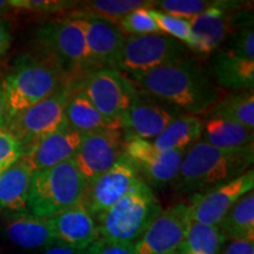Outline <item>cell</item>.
<instances>
[{
	"mask_svg": "<svg viewBox=\"0 0 254 254\" xmlns=\"http://www.w3.org/2000/svg\"><path fill=\"white\" fill-rule=\"evenodd\" d=\"M139 91L173 105L193 116L207 113L221 95L194 59L185 58L129 78Z\"/></svg>",
	"mask_w": 254,
	"mask_h": 254,
	"instance_id": "obj_1",
	"label": "cell"
},
{
	"mask_svg": "<svg viewBox=\"0 0 254 254\" xmlns=\"http://www.w3.org/2000/svg\"><path fill=\"white\" fill-rule=\"evenodd\" d=\"M253 160L254 146L225 150L198 141L186 152L174 183L178 190L195 194L243 176Z\"/></svg>",
	"mask_w": 254,
	"mask_h": 254,
	"instance_id": "obj_2",
	"label": "cell"
},
{
	"mask_svg": "<svg viewBox=\"0 0 254 254\" xmlns=\"http://www.w3.org/2000/svg\"><path fill=\"white\" fill-rule=\"evenodd\" d=\"M37 57L52 64L73 84H80L92 66L80 18H65L45 23L34 34Z\"/></svg>",
	"mask_w": 254,
	"mask_h": 254,
	"instance_id": "obj_3",
	"label": "cell"
},
{
	"mask_svg": "<svg viewBox=\"0 0 254 254\" xmlns=\"http://www.w3.org/2000/svg\"><path fill=\"white\" fill-rule=\"evenodd\" d=\"M73 84L58 68L37 56H23L2 81L6 101V122L40 103L64 86ZM6 124V123H5Z\"/></svg>",
	"mask_w": 254,
	"mask_h": 254,
	"instance_id": "obj_4",
	"label": "cell"
},
{
	"mask_svg": "<svg viewBox=\"0 0 254 254\" xmlns=\"http://www.w3.org/2000/svg\"><path fill=\"white\" fill-rule=\"evenodd\" d=\"M160 212L153 190L139 178L127 194L95 220L100 238L134 244Z\"/></svg>",
	"mask_w": 254,
	"mask_h": 254,
	"instance_id": "obj_5",
	"label": "cell"
},
{
	"mask_svg": "<svg viewBox=\"0 0 254 254\" xmlns=\"http://www.w3.org/2000/svg\"><path fill=\"white\" fill-rule=\"evenodd\" d=\"M85 189L86 183L73 159L37 171L28 190V211L37 217L51 218L79 204Z\"/></svg>",
	"mask_w": 254,
	"mask_h": 254,
	"instance_id": "obj_6",
	"label": "cell"
},
{
	"mask_svg": "<svg viewBox=\"0 0 254 254\" xmlns=\"http://www.w3.org/2000/svg\"><path fill=\"white\" fill-rule=\"evenodd\" d=\"M79 85L64 86L40 103L21 111L6 122L4 128L11 134L21 152L33 141L66 125L65 111L69 98Z\"/></svg>",
	"mask_w": 254,
	"mask_h": 254,
	"instance_id": "obj_7",
	"label": "cell"
},
{
	"mask_svg": "<svg viewBox=\"0 0 254 254\" xmlns=\"http://www.w3.org/2000/svg\"><path fill=\"white\" fill-rule=\"evenodd\" d=\"M189 57L184 44L165 34L126 37L116 68L133 75Z\"/></svg>",
	"mask_w": 254,
	"mask_h": 254,
	"instance_id": "obj_8",
	"label": "cell"
},
{
	"mask_svg": "<svg viewBox=\"0 0 254 254\" xmlns=\"http://www.w3.org/2000/svg\"><path fill=\"white\" fill-rule=\"evenodd\" d=\"M79 90L100 113L118 122H122L138 93L125 73L109 67L88 73L79 84Z\"/></svg>",
	"mask_w": 254,
	"mask_h": 254,
	"instance_id": "obj_9",
	"label": "cell"
},
{
	"mask_svg": "<svg viewBox=\"0 0 254 254\" xmlns=\"http://www.w3.org/2000/svg\"><path fill=\"white\" fill-rule=\"evenodd\" d=\"M179 109L153 95L139 91L122 119L126 141L133 139L152 141L174 118L183 114Z\"/></svg>",
	"mask_w": 254,
	"mask_h": 254,
	"instance_id": "obj_10",
	"label": "cell"
},
{
	"mask_svg": "<svg viewBox=\"0 0 254 254\" xmlns=\"http://www.w3.org/2000/svg\"><path fill=\"white\" fill-rule=\"evenodd\" d=\"M187 151L160 152L151 141L133 139L126 141L124 155L146 185L165 187L176 182Z\"/></svg>",
	"mask_w": 254,
	"mask_h": 254,
	"instance_id": "obj_11",
	"label": "cell"
},
{
	"mask_svg": "<svg viewBox=\"0 0 254 254\" xmlns=\"http://www.w3.org/2000/svg\"><path fill=\"white\" fill-rule=\"evenodd\" d=\"M253 168L226 184L192 194L187 205L190 221L218 226L230 208L247 193L253 190Z\"/></svg>",
	"mask_w": 254,
	"mask_h": 254,
	"instance_id": "obj_12",
	"label": "cell"
},
{
	"mask_svg": "<svg viewBox=\"0 0 254 254\" xmlns=\"http://www.w3.org/2000/svg\"><path fill=\"white\" fill-rule=\"evenodd\" d=\"M125 144L122 129L82 134L73 161L86 185L107 172L123 157Z\"/></svg>",
	"mask_w": 254,
	"mask_h": 254,
	"instance_id": "obj_13",
	"label": "cell"
},
{
	"mask_svg": "<svg viewBox=\"0 0 254 254\" xmlns=\"http://www.w3.org/2000/svg\"><path fill=\"white\" fill-rule=\"evenodd\" d=\"M189 225L186 204L161 209L134 243L135 254H174L186 236Z\"/></svg>",
	"mask_w": 254,
	"mask_h": 254,
	"instance_id": "obj_14",
	"label": "cell"
},
{
	"mask_svg": "<svg viewBox=\"0 0 254 254\" xmlns=\"http://www.w3.org/2000/svg\"><path fill=\"white\" fill-rule=\"evenodd\" d=\"M138 179L134 167L123 155L107 172L86 185L80 202L97 219L127 194Z\"/></svg>",
	"mask_w": 254,
	"mask_h": 254,
	"instance_id": "obj_15",
	"label": "cell"
},
{
	"mask_svg": "<svg viewBox=\"0 0 254 254\" xmlns=\"http://www.w3.org/2000/svg\"><path fill=\"white\" fill-rule=\"evenodd\" d=\"M244 4V1L226 0L224 5L209 8L204 13L190 19L189 23L193 37L190 50L200 55L214 52L239 24L237 20L238 13H234V9L241 8Z\"/></svg>",
	"mask_w": 254,
	"mask_h": 254,
	"instance_id": "obj_16",
	"label": "cell"
},
{
	"mask_svg": "<svg viewBox=\"0 0 254 254\" xmlns=\"http://www.w3.org/2000/svg\"><path fill=\"white\" fill-rule=\"evenodd\" d=\"M82 134L68 124L23 148L20 159L32 172L72 160L80 147Z\"/></svg>",
	"mask_w": 254,
	"mask_h": 254,
	"instance_id": "obj_17",
	"label": "cell"
},
{
	"mask_svg": "<svg viewBox=\"0 0 254 254\" xmlns=\"http://www.w3.org/2000/svg\"><path fill=\"white\" fill-rule=\"evenodd\" d=\"M55 243L86 251L100 238L97 220L81 202L46 218Z\"/></svg>",
	"mask_w": 254,
	"mask_h": 254,
	"instance_id": "obj_18",
	"label": "cell"
},
{
	"mask_svg": "<svg viewBox=\"0 0 254 254\" xmlns=\"http://www.w3.org/2000/svg\"><path fill=\"white\" fill-rule=\"evenodd\" d=\"M84 23L87 52L94 69L116 68L125 34L117 25L97 17H79Z\"/></svg>",
	"mask_w": 254,
	"mask_h": 254,
	"instance_id": "obj_19",
	"label": "cell"
},
{
	"mask_svg": "<svg viewBox=\"0 0 254 254\" xmlns=\"http://www.w3.org/2000/svg\"><path fill=\"white\" fill-rule=\"evenodd\" d=\"M6 215V237L15 246L25 250L46 249L55 243L46 218L32 213H12Z\"/></svg>",
	"mask_w": 254,
	"mask_h": 254,
	"instance_id": "obj_20",
	"label": "cell"
},
{
	"mask_svg": "<svg viewBox=\"0 0 254 254\" xmlns=\"http://www.w3.org/2000/svg\"><path fill=\"white\" fill-rule=\"evenodd\" d=\"M33 172L18 159L0 174V213H30L28 190Z\"/></svg>",
	"mask_w": 254,
	"mask_h": 254,
	"instance_id": "obj_21",
	"label": "cell"
},
{
	"mask_svg": "<svg viewBox=\"0 0 254 254\" xmlns=\"http://www.w3.org/2000/svg\"><path fill=\"white\" fill-rule=\"evenodd\" d=\"M66 122L68 126L81 134L101 132L118 131L122 129V123L118 120L107 118L100 113L87 97L79 90V86L73 91L65 111Z\"/></svg>",
	"mask_w": 254,
	"mask_h": 254,
	"instance_id": "obj_22",
	"label": "cell"
},
{
	"mask_svg": "<svg viewBox=\"0 0 254 254\" xmlns=\"http://www.w3.org/2000/svg\"><path fill=\"white\" fill-rule=\"evenodd\" d=\"M212 71L219 86L227 90H253V59L243 58L230 50L219 51L212 62Z\"/></svg>",
	"mask_w": 254,
	"mask_h": 254,
	"instance_id": "obj_23",
	"label": "cell"
},
{
	"mask_svg": "<svg viewBox=\"0 0 254 254\" xmlns=\"http://www.w3.org/2000/svg\"><path fill=\"white\" fill-rule=\"evenodd\" d=\"M204 119L199 116L183 113L165 127L151 142L160 152L189 151L201 138Z\"/></svg>",
	"mask_w": 254,
	"mask_h": 254,
	"instance_id": "obj_24",
	"label": "cell"
},
{
	"mask_svg": "<svg viewBox=\"0 0 254 254\" xmlns=\"http://www.w3.org/2000/svg\"><path fill=\"white\" fill-rule=\"evenodd\" d=\"M199 141L225 150H239L253 146V129L230 120L207 118L204 120Z\"/></svg>",
	"mask_w": 254,
	"mask_h": 254,
	"instance_id": "obj_25",
	"label": "cell"
},
{
	"mask_svg": "<svg viewBox=\"0 0 254 254\" xmlns=\"http://www.w3.org/2000/svg\"><path fill=\"white\" fill-rule=\"evenodd\" d=\"M154 7V0H91L80 1L78 7L71 11L69 18L97 17L118 25L122 19L136 8Z\"/></svg>",
	"mask_w": 254,
	"mask_h": 254,
	"instance_id": "obj_26",
	"label": "cell"
},
{
	"mask_svg": "<svg viewBox=\"0 0 254 254\" xmlns=\"http://www.w3.org/2000/svg\"><path fill=\"white\" fill-rule=\"evenodd\" d=\"M219 230L226 240L254 241V193H247L238 200L225 214Z\"/></svg>",
	"mask_w": 254,
	"mask_h": 254,
	"instance_id": "obj_27",
	"label": "cell"
},
{
	"mask_svg": "<svg viewBox=\"0 0 254 254\" xmlns=\"http://www.w3.org/2000/svg\"><path fill=\"white\" fill-rule=\"evenodd\" d=\"M207 118L230 120L254 129V93L253 90L241 91L220 98L208 112Z\"/></svg>",
	"mask_w": 254,
	"mask_h": 254,
	"instance_id": "obj_28",
	"label": "cell"
},
{
	"mask_svg": "<svg viewBox=\"0 0 254 254\" xmlns=\"http://www.w3.org/2000/svg\"><path fill=\"white\" fill-rule=\"evenodd\" d=\"M226 241L218 226L190 221L186 236L174 254H221Z\"/></svg>",
	"mask_w": 254,
	"mask_h": 254,
	"instance_id": "obj_29",
	"label": "cell"
},
{
	"mask_svg": "<svg viewBox=\"0 0 254 254\" xmlns=\"http://www.w3.org/2000/svg\"><path fill=\"white\" fill-rule=\"evenodd\" d=\"M225 1L226 0H154L153 8L190 20L209 8L224 5Z\"/></svg>",
	"mask_w": 254,
	"mask_h": 254,
	"instance_id": "obj_30",
	"label": "cell"
},
{
	"mask_svg": "<svg viewBox=\"0 0 254 254\" xmlns=\"http://www.w3.org/2000/svg\"><path fill=\"white\" fill-rule=\"evenodd\" d=\"M125 37L163 34L159 30L157 21L151 14V8L141 7L125 15L117 25Z\"/></svg>",
	"mask_w": 254,
	"mask_h": 254,
	"instance_id": "obj_31",
	"label": "cell"
},
{
	"mask_svg": "<svg viewBox=\"0 0 254 254\" xmlns=\"http://www.w3.org/2000/svg\"><path fill=\"white\" fill-rule=\"evenodd\" d=\"M151 14L153 15L154 20L157 21L161 33L173 38V39L184 44L186 47L192 49L193 37L189 20L174 17V15L165 13V12L154 8H151Z\"/></svg>",
	"mask_w": 254,
	"mask_h": 254,
	"instance_id": "obj_32",
	"label": "cell"
},
{
	"mask_svg": "<svg viewBox=\"0 0 254 254\" xmlns=\"http://www.w3.org/2000/svg\"><path fill=\"white\" fill-rule=\"evenodd\" d=\"M79 2L74 0H9L11 8L27 9L39 13H58V12L73 11Z\"/></svg>",
	"mask_w": 254,
	"mask_h": 254,
	"instance_id": "obj_33",
	"label": "cell"
},
{
	"mask_svg": "<svg viewBox=\"0 0 254 254\" xmlns=\"http://www.w3.org/2000/svg\"><path fill=\"white\" fill-rule=\"evenodd\" d=\"M231 52L246 59L254 60V32L253 27L247 25L234 32L231 39Z\"/></svg>",
	"mask_w": 254,
	"mask_h": 254,
	"instance_id": "obj_34",
	"label": "cell"
},
{
	"mask_svg": "<svg viewBox=\"0 0 254 254\" xmlns=\"http://www.w3.org/2000/svg\"><path fill=\"white\" fill-rule=\"evenodd\" d=\"M86 254H135L134 244L99 238L86 250Z\"/></svg>",
	"mask_w": 254,
	"mask_h": 254,
	"instance_id": "obj_35",
	"label": "cell"
},
{
	"mask_svg": "<svg viewBox=\"0 0 254 254\" xmlns=\"http://www.w3.org/2000/svg\"><path fill=\"white\" fill-rule=\"evenodd\" d=\"M21 157V147L5 128H0V165H11Z\"/></svg>",
	"mask_w": 254,
	"mask_h": 254,
	"instance_id": "obj_36",
	"label": "cell"
},
{
	"mask_svg": "<svg viewBox=\"0 0 254 254\" xmlns=\"http://www.w3.org/2000/svg\"><path fill=\"white\" fill-rule=\"evenodd\" d=\"M221 254H254V241L252 240H231Z\"/></svg>",
	"mask_w": 254,
	"mask_h": 254,
	"instance_id": "obj_37",
	"label": "cell"
},
{
	"mask_svg": "<svg viewBox=\"0 0 254 254\" xmlns=\"http://www.w3.org/2000/svg\"><path fill=\"white\" fill-rule=\"evenodd\" d=\"M11 45V31L9 25L4 18H0V56L6 53Z\"/></svg>",
	"mask_w": 254,
	"mask_h": 254,
	"instance_id": "obj_38",
	"label": "cell"
},
{
	"mask_svg": "<svg viewBox=\"0 0 254 254\" xmlns=\"http://www.w3.org/2000/svg\"><path fill=\"white\" fill-rule=\"evenodd\" d=\"M41 254H86V251L71 249V247L62 245V244L53 243L52 245L46 247Z\"/></svg>",
	"mask_w": 254,
	"mask_h": 254,
	"instance_id": "obj_39",
	"label": "cell"
},
{
	"mask_svg": "<svg viewBox=\"0 0 254 254\" xmlns=\"http://www.w3.org/2000/svg\"><path fill=\"white\" fill-rule=\"evenodd\" d=\"M6 123V101L2 81H0V128H4Z\"/></svg>",
	"mask_w": 254,
	"mask_h": 254,
	"instance_id": "obj_40",
	"label": "cell"
},
{
	"mask_svg": "<svg viewBox=\"0 0 254 254\" xmlns=\"http://www.w3.org/2000/svg\"><path fill=\"white\" fill-rule=\"evenodd\" d=\"M9 11H11V6L8 5V1L0 0V18H2V15L8 13Z\"/></svg>",
	"mask_w": 254,
	"mask_h": 254,
	"instance_id": "obj_41",
	"label": "cell"
},
{
	"mask_svg": "<svg viewBox=\"0 0 254 254\" xmlns=\"http://www.w3.org/2000/svg\"><path fill=\"white\" fill-rule=\"evenodd\" d=\"M12 165V164H11ZM11 165H7V164H5V165H0V174H1L2 172H4V171L6 170V168H7L8 166H11Z\"/></svg>",
	"mask_w": 254,
	"mask_h": 254,
	"instance_id": "obj_42",
	"label": "cell"
}]
</instances>
